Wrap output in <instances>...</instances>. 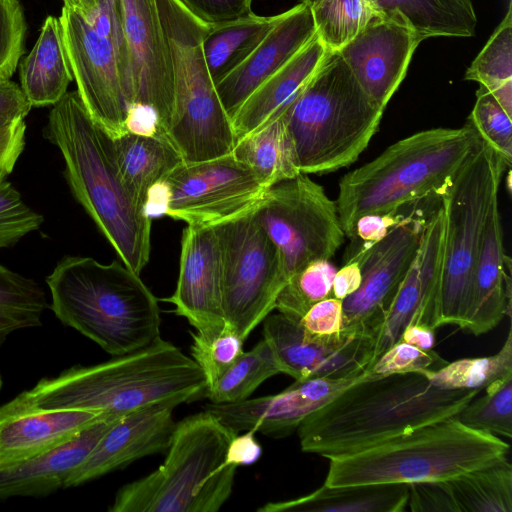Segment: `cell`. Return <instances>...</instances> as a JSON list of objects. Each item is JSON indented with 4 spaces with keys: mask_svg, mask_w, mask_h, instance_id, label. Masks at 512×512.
<instances>
[{
    "mask_svg": "<svg viewBox=\"0 0 512 512\" xmlns=\"http://www.w3.org/2000/svg\"><path fill=\"white\" fill-rule=\"evenodd\" d=\"M477 389H442L421 372L368 375L297 428L301 450L327 459L353 454L457 415Z\"/></svg>",
    "mask_w": 512,
    "mask_h": 512,
    "instance_id": "obj_1",
    "label": "cell"
},
{
    "mask_svg": "<svg viewBox=\"0 0 512 512\" xmlns=\"http://www.w3.org/2000/svg\"><path fill=\"white\" fill-rule=\"evenodd\" d=\"M207 384L195 361L158 337L136 350L90 366H73L43 378L14 399L51 409L98 411L125 415L156 405L179 404L205 396Z\"/></svg>",
    "mask_w": 512,
    "mask_h": 512,
    "instance_id": "obj_2",
    "label": "cell"
},
{
    "mask_svg": "<svg viewBox=\"0 0 512 512\" xmlns=\"http://www.w3.org/2000/svg\"><path fill=\"white\" fill-rule=\"evenodd\" d=\"M43 134L61 152L64 176L121 261L139 274L150 259L152 218L132 200L118 175L110 135L90 116L77 90L53 105Z\"/></svg>",
    "mask_w": 512,
    "mask_h": 512,
    "instance_id": "obj_3",
    "label": "cell"
},
{
    "mask_svg": "<svg viewBox=\"0 0 512 512\" xmlns=\"http://www.w3.org/2000/svg\"><path fill=\"white\" fill-rule=\"evenodd\" d=\"M480 143L468 121L460 128L422 130L345 174L335 201L345 236L353 238L355 224L364 215L440 201Z\"/></svg>",
    "mask_w": 512,
    "mask_h": 512,
    "instance_id": "obj_4",
    "label": "cell"
},
{
    "mask_svg": "<svg viewBox=\"0 0 512 512\" xmlns=\"http://www.w3.org/2000/svg\"><path fill=\"white\" fill-rule=\"evenodd\" d=\"M46 283L54 315L112 356L160 337L158 301L122 261L102 264L91 257L65 256Z\"/></svg>",
    "mask_w": 512,
    "mask_h": 512,
    "instance_id": "obj_5",
    "label": "cell"
},
{
    "mask_svg": "<svg viewBox=\"0 0 512 512\" xmlns=\"http://www.w3.org/2000/svg\"><path fill=\"white\" fill-rule=\"evenodd\" d=\"M383 113L340 53L328 50L282 113L300 172L327 174L354 163L378 131Z\"/></svg>",
    "mask_w": 512,
    "mask_h": 512,
    "instance_id": "obj_6",
    "label": "cell"
},
{
    "mask_svg": "<svg viewBox=\"0 0 512 512\" xmlns=\"http://www.w3.org/2000/svg\"><path fill=\"white\" fill-rule=\"evenodd\" d=\"M500 437L455 416L419 427L362 451L329 459L327 486L443 481L507 458Z\"/></svg>",
    "mask_w": 512,
    "mask_h": 512,
    "instance_id": "obj_7",
    "label": "cell"
},
{
    "mask_svg": "<svg viewBox=\"0 0 512 512\" xmlns=\"http://www.w3.org/2000/svg\"><path fill=\"white\" fill-rule=\"evenodd\" d=\"M238 434L203 410L176 423L162 465L121 487L110 512H217L232 493L237 467L226 462Z\"/></svg>",
    "mask_w": 512,
    "mask_h": 512,
    "instance_id": "obj_8",
    "label": "cell"
},
{
    "mask_svg": "<svg viewBox=\"0 0 512 512\" xmlns=\"http://www.w3.org/2000/svg\"><path fill=\"white\" fill-rule=\"evenodd\" d=\"M155 1L173 66L174 105L167 138L185 162L230 154L236 136L202 48L209 25L179 0Z\"/></svg>",
    "mask_w": 512,
    "mask_h": 512,
    "instance_id": "obj_9",
    "label": "cell"
},
{
    "mask_svg": "<svg viewBox=\"0 0 512 512\" xmlns=\"http://www.w3.org/2000/svg\"><path fill=\"white\" fill-rule=\"evenodd\" d=\"M506 168L504 159L481 140L441 197L445 244L438 327H465L487 215Z\"/></svg>",
    "mask_w": 512,
    "mask_h": 512,
    "instance_id": "obj_10",
    "label": "cell"
},
{
    "mask_svg": "<svg viewBox=\"0 0 512 512\" xmlns=\"http://www.w3.org/2000/svg\"><path fill=\"white\" fill-rule=\"evenodd\" d=\"M255 210L215 226L222 255L225 324L244 340L275 309L288 280L281 252Z\"/></svg>",
    "mask_w": 512,
    "mask_h": 512,
    "instance_id": "obj_11",
    "label": "cell"
},
{
    "mask_svg": "<svg viewBox=\"0 0 512 512\" xmlns=\"http://www.w3.org/2000/svg\"><path fill=\"white\" fill-rule=\"evenodd\" d=\"M255 213L281 252L288 278L314 261L330 260L345 237L335 201L308 174L270 187Z\"/></svg>",
    "mask_w": 512,
    "mask_h": 512,
    "instance_id": "obj_12",
    "label": "cell"
},
{
    "mask_svg": "<svg viewBox=\"0 0 512 512\" xmlns=\"http://www.w3.org/2000/svg\"><path fill=\"white\" fill-rule=\"evenodd\" d=\"M164 214L195 227H214L255 210L269 188L232 153L181 162L164 179Z\"/></svg>",
    "mask_w": 512,
    "mask_h": 512,
    "instance_id": "obj_13",
    "label": "cell"
},
{
    "mask_svg": "<svg viewBox=\"0 0 512 512\" xmlns=\"http://www.w3.org/2000/svg\"><path fill=\"white\" fill-rule=\"evenodd\" d=\"M429 215L420 212L412 216L392 228L380 241L345 260H358L361 283L354 293L342 300V331L367 336L374 341L418 252Z\"/></svg>",
    "mask_w": 512,
    "mask_h": 512,
    "instance_id": "obj_14",
    "label": "cell"
},
{
    "mask_svg": "<svg viewBox=\"0 0 512 512\" xmlns=\"http://www.w3.org/2000/svg\"><path fill=\"white\" fill-rule=\"evenodd\" d=\"M59 20L77 92L93 120L111 137L126 132L129 104L112 42L63 5Z\"/></svg>",
    "mask_w": 512,
    "mask_h": 512,
    "instance_id": "obj_15",
    "label": "cell"
},
{
    "mask_svg": "<svg viewBox=\"0 0 512 512\" xmlns=\"http://www.w3.org/2000/svg\"><path fill=\"white\" fill-rule=\"evenodd\" d=\"M264 340L271 347L280 372L295 380L351 378L372 364L374 341L342 331L331 336L306 332L298 321L269 314L263 321Z\"/></svg>",
    "mask_w": 512,
    "mask_h": 512,
    "instance_id": "obj_16",
    "label": "cell"
},
{
    "mask_svg": "<svg viewBox=\"0 0 512 512\" xmlns=\"http://www.w3.org/2000/svg\"><path fill=\"white\" fill-rule=\"evenodd\" d=\"M120 9L128 60V104L152 108L166 135L174 105L173 66L156 1L120 0Z\"/></svg>",
    "mask_w": 512,
    "mask_h": 512,
    "instance_id": "obj_17",
    "label": "cell"
},
{
    "mask_svg": "<svg viewBox=\"0 0 512 512\" xmlns=\"http://www.w3.org/2000/svg\"><path fill=\"white\" fill-rule=\"evenodd\" d=\"M444 244L445 220L440 203L424 224L414 261L374 336L372 364L399 340L408 324L438 328Z\"/></svg>",
    "mask_w": 512,
    "mask_h": 512,
    "instance_id": "obj_18",
    "label": "cell"
},
{
    "mask_svg": "<svg viewBox=\"0 0 512 512\" xmlns=\"http://www.w3.org/2000/svg\"><path fill=\"white\" fill-rule=\"evenodd\" d=\"M163 300L204 338L223 329L222 255L215 226L184 228L176 289Z\"/></svg>",
    "mask_w": 512,
    "mask_h": 512,
    "instance_id": "obj_19",
    "label": "cell"
},
{
    "mask_svg": "<svg viewBox=\"0 0 512 512\" xmlns=\"http://www.w3.org/2000/svg\"><path fill=\"white\" fill-rule=\"evenodd\" d=\"M368 375L365 371L351 378L295 380L275 395L229 404L207 403L203 408L236 433L252 430L273 438H283L296 431L311 413Z\"/></svg>",
    "mask_w": 512,
    "mask_h": 512,
    "instance_id": "obj_20",
    "label": "cell"
},
{
    "mask_svg": "<svg viewBox=\"0 0 512 512\" xmlns=\"http://www.w3.org/2000/svg\"><path fill=\"white\" fill-rule=\"evenodd\" d=\"M420 42L408 26L379 15L338 52L366 95L385 110Z\"/></svg>",
    "mask_w": 512,
    "mask_h": 512,
    "instance_id": "obj_21",
    "label": "cell"
},
{
    "mask_svg": "<svg viewBox=\"0 0 512 512\" xmlns=\"http://www.w3.org/2000/svg\"><path fill=\"white\" fill-rule=\"evenodd\" d=\"M174 408L171 404H156L121 417L71 472L64 488L82 485L145 456L166 452L176 426Z\"/></svg>",
    "mask_w": 512,
    "mask_h": 512,
    "instance_id": "obj_22",
    "label": "cell"
},
{
    "mask_svg": "<svg viewBox=\"0 0 512 512\" xmlns=\"http://www.w3.org/2000/svg\"><path fill=\"white\" fill-rule=\"evenodd\" d=\"M109 415L90 410L37 408L13 398L0 406V470L53 450Z\"/></svg>",
    "mask_w": 512,
    "mask_h": 512,
    "instance_id": "obj_23",
    "label": "cell"
},
{
    "mask_svg": "<svg viewBox=\"0 0 512 512\" xmlns=\"http://www.w3.org/2000/svg\"><path fill=\"white\" fill-rule=\"evenodd\" d=\"M315 35L316 26L309 5L299 3L281 13L279 20L253 52L215 84L230 118L255 89L284 66Z\"/></svg>",
    "mask_w": 512,
    "mask_h": 512,
    "instance_id": "obj_24",
    "label": "cell"
},
{
    "mask_svg": "<svg viewBox=\"0 0 512 512\" xmlns=\"http://www.w3.org/2000/svg\"><path fill=\"white\" fill-rule=\"evenodd\" d=\"M511 262L504 252L498 197L490 206L476 260L463 330L475 336L495 328L511 311Z\"/></svg>",
    "mask_w": 512,
    "mask_h": 512,
    "instance_id": "obj_25",
    "label": "cell"
},
{
    "mask_svg": "<svg viewBox=\"0 0 512 512\" xmlns=\"http://www.w3.org/2000/svg\"><path fill=\"white\" fill-rule=\"evenodd\" d=\"M123 416H106L53 450L14 467L0 470V500L45 496L64 488L71 472L87 458L101 437Z\"/></svg>",
    "mask_w": 512,
    "mask_h": 512,
    "instance_id": "obj_26",
    "label": "cell"
},
{
    "mask_svg": "<svg viewBox=\"0 0 512 512\" xmlns=\"http://www.w3.org/2000/svg\"><path fill=\"white\" fill-rule=\"evenodd\" d=\"M327 52L316 33L284 66L255 89L231 118L236 140L281 115L316 72Z\"/></svg>",
    "mask_w": 512,
    "mask_h": 512,
    "instance_id": "obj_27",
    "label": "cell"
},
{
    "mask_svg": "<svg viewBox=\"0 0 512 512\" xmlns=\"http://www.w3.org/2000/svg\"><path fill=\"white\" fill-rule=\"evenodd\" d=\"M110 148L121 182L144 212L149 190L183 162L165 136L125 132L117 137L110 136Z\"/></svg>",
    "mask_w": 512,
    "mask_h": 512,
    "instance_id": "obj_28",
    "label": "cell"
},
{
    "mask_svg": "<svg viewBox=\"0 0 512 512\" xmlns=\"http://www.w3.org/2000/svg\"><path fill=\"white\" fill-rule=\"evenodd\" d=\"M19 78L32 107L54 105L67 93L73 75L58 17L44 20L34 46L19 62Z\"/></svg>",
    "mask_w": 512,
    "mask_h": 512,
    "instance_id": "obj_29",
    "label": "cell"
},
{
    "mask_svg": "<svg viewBox=\"0 0 512 512\" xmlns=\"http://www.w3.org/2000/svg\"><path fill=\"white\" fill-rule=\"evenodd\" d=\"M408 484L327 486L286 501L268 502L258 512H403Z\"/></svg>",
    "mask_w": 512,
    "mask_h": 512,
    "instance_id": "obj_30",
    "label": "cell"
},
{
    "mask_svg": "<svg viewBox=\"0 0 512 512\" xmlns=\"http://www.w3.org/2000/svg\"><path fill=\"white\" fill-rule=\"evenodd\" d=\"M314 0H299L309 5ZM383 17L411 28L420 41L436 36L472 37L477 17L472 0H375Z\"/></svg>",
    "mask_w": 512,
    "mask_h": 512,
    "instance_id": "obj_31",
    "label": "cell"
},
{
    "mask_svg": "<svg viewBox=\"0 0 512 512\" xmlns=\"http://www.w3.org/2000/svg\"><path fill=\"white\" fill-rule=\"evenodd\" d=\"M232 154L267 188L301 173L282 114L239 139Z\"/></svg>",
    "mask_w": 512,
    "mask_h": 512,
    "instance_id": "obj_32",
    "label": "cell"
},
{
    "mask_svg": "<svg viewBox=\"0 0 512 512\" xmlns=\"http://www.w3.org/2000/svg\"><path fill=\"white\" fill-rule=\"evenodd\" d=\"M280 14H250L226 23L209 26L202 48L215 84L238 67L259 45L279 20Z\"/></svg>",
    "mask_w": 512,
    "mask_h": 512,
    "instance_id": "obj_33",
    "label": "cell"
},
{
    "mask_svg": "<svg viewBox=\"0 0 512 512\" xmlns=\"http://www.w3.org/2000/svg\"><path fill=\"white\" fill-rule=\"evenodd\" d=\"M455 512H512V465L508 458L443 480Z\"/></svg>",
    "mask_w": 512,
    "mask_h": 512,
    "instance_id": "obj_34",
    "label": "cell"
},
{
    "mask_svg": "<svg viewBox=\"0 0 512 512\" xmlns=\"http://www.w3.org/2000/svg\"><path fill=\"white\" fill-rule=\"evenodd\" d=\"M47 307L36 281L0 264V346L15 331L41 326Z\"/></svg>",
    "mask_w": 512,
    "mask_h": 512,
    "instance_id": "obj_35",
    "label": "cell"
},
{
    "mask_svg": "<svg viewBox=\"0 0 512 512\" xmlns=\"http://www.w3.org/2000/svg\"><path fill=\"white\" fill-rule=\"evenodd\" d=\"M279 373L273 351L263 339L251 350L243 352L206 390L205 396L213 404L240 402L248 399L265 380Z\"/></svg>",
    "mask_w": 512,
    "mask_h": 512,
    "instance_id": "obj_36",
    "label": "cell"
},
{
    "mask_svg": "<svg viewBox=\"0 0 512 512\" xmlns=\"http://www.w3.org/2000/svg\"><path fill=\"white\" fill-rule=\"evenodd\" d=\"M316 33L325 47L338 51L380 13L375 0H314Z\"/></svg>",
    "mask_w": 512,
    "mask_h": 512,
    "instance_id": "obj_37",
    "label": "cell"
},
{
    "mask_svg": "<svg viewBox=\"0 0 512 512\" xmlns=\"http://www.w3.org/2000/svg\"><path fill=\"white\" fill-rule=\"evenodd\" d=\"M436 387L442 389L482 390L497 379L512 373V330L501 349L494 355L458 359L437 370L421 371Z\"/></svg>",
    "mask_w": 512,
    "mask_h": 512,
    "instance_id": "obj_38",
    "label": "cell"
},
{
    "mask_svg": "<svg viewBox=\"0 0 512 512\" xmlns=\"http://www.w3.org/2000/svg\"><path fill=\"white\" fill-rule=\"evenodd\" d=\"M337 268L329 260H318L290 276L279 293L275 309L298 321L315 303L331 297Z\"/></svg>",
    "mask_w": 512,
    "mask_h": 512,
    "instance_id": "obj_39",
    "label": "cell"
},
{
    "mask_svg": "<svg viewBox=\"0 0 512 512\" xmlns=\"http://www.w3.org/2000/svg\"><path fill=\"white\" fill-rule=\"evenodd\" d=\"M467 427L502 436L512 437V373L485 388L478 399H472L457 415Z\"/></svg>",
    "mask_w": 512,
    "mask_h": 512,
    "instance_id": "obj_40",
    "label": "cell"
},
{
    "mask_svg": "<svg viewBox=\"0 0 512 512\" xmlns=\"http://www.w3.org/2000/svg\"><path fill=\"white\" fill-rule=\"evenodd\" d=\"M490 92L512 81V5L465 74Z\"/></svg>",
    "mask_w": 512,
    "mask_h": 512,
    "instance_id": "obj_41",
    "label": "cell"
},
{
    "mask_svg": "<svg viewBox=\"0 0 512 512\" xmlns=\"http://www.w3.org/2000/svg\"><path fill=\"white\" fill-rule=\"evenodd\" d=\"M480 139L499 154L507 165L512 164L511 116L492 93L479 85L476 102L467 120Z\"/></svg>",
    "mask_w": 512,
    "mask_h": 512,
    "instance_id": "obj_42",
    "label": "cell"
},
{
    "mask_svg": "<svg viewBox=\"0 0 512 512\" xmlns=\"http://www.w3.org/2000/svg\"><path fill=\"white\" fill-rule=\"evenodd\" d=\"M191 335V356L204 374L208 389L244 352L245 340L226 324L211 338L192 332Z\"/></svg>",
    "mask_w": 512,
    "mask_h": 512,
    "instance_id": "obj_43",
    "label": "cell"
},
{
    "mask_svg": "<svg viewBox=\"0 0 512 512\" xmlns=\"http://www.w3.org/2000/svg\"><path fill=\"white\" fill-rule=\"evenodd\" d=\"M42 222V215L24 203L10 182L0 181V249L13 246Z\"/></svg>",
    "mask_w": 512,
    "mask_h": 512,
    "instance_id": "obj_44",
    "label": "cell"
},
{
    "mask_svg": "<svg viewBox=\"0 0 512 512\" xmlns=\"http://www.w3.org/2000/svg\"><path fill=\"white\" fill-rule=\"evenodd\" d=\"M26 20L19 0H0V79L10 80L24 54Z\"/></svg>",
    "mask_w": 512,
    "mask_h": 512,
    "instance_id": "obj_45",
    "label": "cell"
},
{
    "mask_svg": "<svg viewBox=\"0 0 512 512\" xmlns=\"http://www.w3.org/2000/svg\"><path fill=\"white\" fill-rule=\"evenodd\" d=\"M448 362L431 350H422L398 340L366 370L372 376L437 370Z\"/></svg>",
    "mask_w": 512,
    "mask_h": 512,
    "instance_id": "obj_46",
    "label": "cell"
},
{
    "mask_svg": "<svg viewBox=\"0 0 512 512\" xmlns=\"http://www.w3.org/2000/svg\"><path fill=\"white\" fill-rule=\"evenodd\" d=\"M418 204L404 207L395 213L368 214L360 217L355 224L354 236L350 239L351 245L347 249L344 261L383 239L396 225L422 212L417 208Z\"/></svg>",
    "mask_w": 512,
    "mask_h": 512,
    "instance_id": "obj_47",
    "label": "cell"
},
{
    "mask_svg": "<svg viewBox=\"0 0 512 512\" xmlns=\"http://www.w3.org/2000/svg\"><path fill=\"white\" fill-rule=\"evenodd\" d=\"M253 0H179L195 17L209 26L226 23L252 12Z\"/></svg>",
    "mask_w": 512,
    "mask_h": 512,
    "instance_id": "obj_48",
    "label": "cell"
},
{
    "mask_svg": "<svg viewBox=\"0 0 512 512\" xmlns=\"http://www.w3.org/2000/svg\"><path fill=\"white\" fill-rule=\"evenodd\" d=\"M301 327L316 336H331L343 330L342 300L328 297L313 304L299 320Z\"/></svg>",
    "mask_w": 512,
    "mask_h": 512,
    "instance_id": "obj_49",
    "label": "cell"
},
{
    "mask_svg": "<svg viewBox=\"0 0 512 512\" xmlns=\"http://www.w3.org/2000/svg\"><path fill=\"white\" fill-rule=\"evenodd\" d=\"M407 509L413 512H455L443 481L408 484Z\"/></svg>",
    "mask_w": 512,
    "mask_h": 512,
    "instance_id": "obj_50",
    "label": "cell"
},
{
    "mask_svg": "<svg viewBox=\"0 0 512 512\" xmlns=\"http://www.w3.org/2000/svg\"><path fill=\"white\" fill-rule=\"evenodd\" d=\"M31 108L18 84L0 79V129L25 119Z\"/></svg>",
    "mask_w": 512,
    "mask_h": 512,
    "instance_id": "obj_51",
    "label": "cell"
},
{
    "mask_svg": "<svg viewBox=\"0 0 512 512\" xmlns=\"http://www.w3.org/2000/svg\"><path fill=\"white\" fill-rule=\"evenodd\" d=\"M25 119L0 129V171L10 174L25 146Z\"/></svg>",
    "mask_w": 512,
    "mask_h": 512,
    "instance_id": "obj_52",
    "label": "cell"
},
{
    "mask_svg": "<svg viewBox=\"0 0 512 512\" xmlns=\"http://www.w3.org/2000/svg\"><path fill=\"white\" fill-rule=\"evenodd\" d=\"M245 433L238 435L229 443L226 462L229 465L247 466L254 464L262 454V448L255 438V432L252 430L244 431Z\"/></svg>",
    "mask_w": 512,
    "mask_h": 512,
    "instance_id": "obj_53",
    "label": "cell"
},
{
    "mask_svg": "<svg viewBox=\"0 0 512 512\" xmlns=\"http://www.w3.org/2000/svg\"><path fill=\"white\" fill-rule=\"evenodd\" d=\"M126 132L142 136H165L157 113L150 107L132 104L125 122Z\"/></svg>",
    "mask_w": 512,
    "mask_h": 512,
    "instance_id": "obj_54",
    "label": "cell"
},
{
    "mask_svg": "<svg viewBox=\"0 0 512 512\" xmlns=\"http://www.w3.org/2000/svg\"><path fill=\"white\" fill-rule=\"evenodd\" d=\"M360 283L361 270L358 260L344 261L334 276L331 297L344 300L359 288Z\"/></svg>",
    "mask_w": 512,
    "mask_h": 512,
    "instance_id": "obj_55",
    "label": "cell"
},
{
    "mask_svg": "<svg viewBox=\"0 0 512 512\" xmlns=\"http://www.w3.org/2000/svg\"><path fill=\"white\" fill-rule=\"evenodd\" d=\"M399 340L422 350H431L435 344V332L426 325L410 323L402 331Z\"/></svg>",
    "mask_w": 512,
    "mask_h": 512,
    "instance_id": "obj_56",
    "label": "cell"
},
{
    "mask_svg": "<svg viewBox=\"0 0 512 512\" xmlns=\"http://www.w3.org/2000/svg\"><path fill=\"white\" fill-rule=\"evenodd\" d=\"M64 2V6L75 10L78 12L84 19H88L90 15L93 13L97 0H62Z\"/></svg>",
    "mask_w": 512,
    "mask_h": 512,
    "instance_id": "obj_57",
    "label": "cell"
},
{
    "mask_svg": "<svg viewBox=\"0 0 512 512\" xmlns=\"http://www.w3.org/2000/svg\"><path fill=\"white\" fill-rule=\"evenodd\" d=\"M9 174L6 173V172H3V171H0V181L6 179V177L8 176Z\"/></svg>",
    "mask_w": 512,
    "mask_h": 512,
    "instance_id": "obj_58",
    "label": "cell"
},
{
    "mask_svg": "<svg viewBox=\"0 0 512 512\" xmlns=\"http://www.w3.org/2000/svg\"><path fill=\"white\" fill-rule=\"evenodd\" d=\"M2 385H3V381H2V377H1V375H0V391H1V389H2Z\"/></svg>",
    "mask_w": 512,
    "mask_h": 512,
    "instance_id": "obj_59",
    "label": "cell"
}]
</instances>
